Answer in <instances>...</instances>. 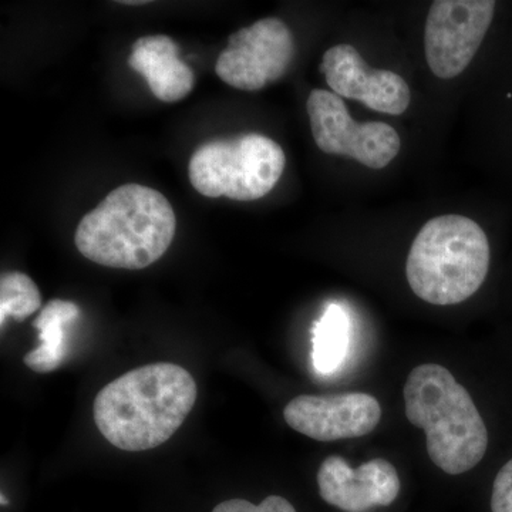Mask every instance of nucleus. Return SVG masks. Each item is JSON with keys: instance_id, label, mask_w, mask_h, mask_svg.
<instances>
[{"instance_id": "11", "label": "nucleus", "mask_w": 512, "mask_h": 512, "mask_svg": "<svg viewBox=\"0 0 512 512\" xmlns=\"http://www.w3.org/2000/svg\"><path fill=\"white\" fill-rule=\"evenodd\" d=\"M316 480L322 500L345 512L389 507L402 488L396 468L384 458L352 468L345 458L330 456L320 464Z\"/></svg>"}, {"instance_id": "16", "label": "nucleus", "mask_w": 512, "mask_h": 512, "mask_svg": "<svg viewBox=\"0 0 512 512\" xmlns=\"http://www.w3.org/2000/svg\"><path fill=\"white\" fill-rule=\"evenodd\" d=\"M212 512H296V510L286 498L269 495L259 505L241 500V498H234V500L218 504Z\"/></svg>"}, {"instance_id": "14", "label": "nucleus", "mask_w": 512, "mask_h": 512, "mask_svg": "<svg viewBox=\"0 0 512 512\" xmlns=\"http://www.w3.org/2000/svg\"><path fill=\"white\" fill-rule=\"evenodd\" d=\"M350 319L338 303H330L313 328V366L323 375L338 370L348 356Z\"/></svg>"}, {"instance_id": "13", "label": "nucleus", "mask_w": 512, "mask_h": 512, "mask_svg": "<svg viewBox=\"0 0 512 512\" xmlns=\"http://www.w3.org/2000/svg\"><path fill=\"white\" fill-rule=\"evenodd\" d=\"M76 303L53 299L33 322L40 346L25 356V365L36 373H49L63 365L67 353V329L79 318Z\"/></svg>"}, {"instance_id": "6", "label": "nucleus", "mask_w": 512, "mask_h": 512, "mask_svg": "<svg viewBox=\"0 0 512 512\" xmlns=\"http://www.w3.org/2000/svg\"><path fill=\"white\" fill-rule=\"evenodd\" d=\"M306 109L312 136L323 153L353 158L372 170H382L399 154L402 140L392 126L382 121L356 123L338 94L312 90Z\"/></svg>"}, {"instance_id": "17", "label": "nucleus", "mask_w": 512, "mask_h": 512, "mask_svg": "<svg viewBox=\"0 0 512 512\" xmlns=\"http://www.w3.org/2000/svg\"><path fill=\"white\" fill-rule=\"evenodd\" d=\"M491 512H512V457L503 464L494 478Z\"/></svg>"}, {"instance_id": "15", "label": "nucleus", "mask_w": 512, "mask_h": 512, "mask_svg": "<svg viewBox=\"0 0 512 512\" xmlns=\"http://www.w3.org/2000/svg\"><path fill=\"white\" fill-rule=\"evenodd\" d=\"M42 308V295L30 276L23 272H6L0 279V325L13 318L23 322Z\"/></svg>"}, {"instance_id": "8", "label": "nucleus", "mask_w": 512, "mask_h": 512, "mask_svg": "<svg viewBox=\"0 0 512 512\" xmlns=\"http://www.w3.org/2000/svg\"><path fill=\"white\" fill-rule=\"evenodd\" d=\"M295 56L291 29L278 18L258 20L229 36L215 72L242 92H256L281 79Z\"/></svg>"}, {"instance_id": "7", "label": "nucleus", "mask_w": 512, "mask_h": 512, "mask_svg": "<svg viewBox=\"0 0 512 512\" xmlns=\"http://www.w3.org/2000/svg\"><path fill=\"white\" fill-rule=\"evenodd\" d=\"M493 0H436L424 32L426 59L433 74L448 80L473 62L494 19Z\"/></svg>"}, {"instance_id": "4", "label": "nucleus", "mask_w": 512, "mask_h": 512, "mask_svg": "<svg viewBox=\"0 0 512 512\" xmlns=\"http://www.w3.org/2000/svg\"><path fill=\"white\" fill-rule=\"evenodd\" d=\"M483 228L463 215L433 218L414 238L406 276L414 295L431 305H457L483 286L490 269Z\"/></svg>"}, {"instance_id": "10", "label": "nucleus", "mask_w": 512, "mask_h": 512, "mask_svg": "<svg viewBox=\"0 0 512 512\" xmlns=\"http://www.w3.org/2000/svg\"><path fill=\"white\" fill-rule=\"evenodd\" d=\"M320 69L330 89L342 99L360 101L390 116H400L409 109L412 94L406 80L389 70L370 69L352 45L330 47Z\"/></svg>"}, {"instance_id": "2", "label": "nucleus", "mask_w": 512, "mask_h": 512, "mask_svg": "<svg viewBox=\"0 0 512 512\" xmlns=\"http://www.w3.org/2000/svg\"><path fill=\"white\" fill-rule=\"evenodd\" d=\"M177 229L170 201L154 188L126 184L84 215L74 235L80 254L117 269L153 265L173 244Z\"/></svg>"}, {"instance_id": "9", "label": "nucleus", "mask_w": 512, "mask_h": 512, "mask_svg": "<svg viewBox=\"0 0 512 512\" xmlns=\"http://www.w3.org/2000/svg\"><path fill=\"white\" fill-rule=\"evenodd\" d=\"M284 419L309 439L349 440L372 433L382 420V407L367 393L302 394L286 404Z\"/></svg>"}, {"instance_id": "12", "label": "nucleus", "mask_w": 512, "mask_h": 512, "mask_svg": "<svg viewBox=\"0 0 512 512\" xmlns=\"http://www.w3.org/2000/svg\"><path fill=\"white\" fill-rule=\"evenodd\" d=\"M128 64L147 80L151 93L164 103L183 100L194 89V72L178 59V46L171 37H141L131 47Z\"/></svg>"}, {"instance_id": "1", "label": "nucleus", "mask_w": 512, "mask_h": 512, "mask_svg": "<svg viewBox=\"0 0 512 512\" xmlns=\"http://www.w3.org/2000/svg\"><path fill=\"white\" fill-rule=\"evenodd\" d=\"M197 394V383L184 367L165 362L141 366L97 393L94 421L114 447L151 450L183 426Z\"/></svg>"}, {"instance_id": "5", "label": "nucleus", "mask_w": 512, "mask_h": 512, "mask_svg": "<svg viewBox=\"0 0 512 512\" xmlns=\"http://www.w3.org/2000/svg\"><path fill=\"white\" fill-rule=\"evenodd\" d=\"M284 150L262 134L207 141L192 154L188 177L208 198L255 201L269 194L284 174Z\"/></svg>"}, {"instance_id": "3", "label": "nucleus", "mask_w": 512, "mask_h": 512, "mask_svg": "<svg viewBox=\"0 0 512 512\" xmlns=\"http://www.w3.org/2000/svg\"><path fill=\"white\" fill-rule=\"evenodd\" d=\"M406 417L426 433L427 453L451 476L467 473L483 461L488 429L471 394L450 370L424 363L404 384Z\"/></svg>"}]
</instances>
